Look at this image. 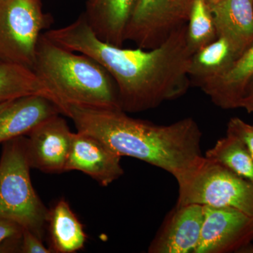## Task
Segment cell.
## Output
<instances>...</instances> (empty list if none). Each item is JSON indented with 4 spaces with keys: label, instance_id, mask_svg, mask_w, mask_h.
I'll return each mask as SVG.
<instances>
[{
    "label": "cell",
    "instance_id": "obj_25",
    "mask_svg": "<svg viewBox=\"0 0 253 253\" xmlns=\"http://www.w3.org/2000/svg\"><path fill=\"white\" fill-rule=\"evenodd\" d=\"M241 253H253V241L249 243V244L245 246L242 249L240 250L239 252Z\"/></svg>",
    "mask_w": 253,
    "mask_h": 253
},
{
    "label": "cell",
    "instance_id": "obj_1",
    "mask_svg": "<svg viewBox=\"0 0 253 253\" xmlns=\"http://www.w3.org/2000/svg\"><path fill=\"white\" fill-rule=\"evenodd\" d=\"M63 45L90 56L106 69L126 113L155 109L184 96L191 85L189 67L194 54L188 44L187 23L154 49H126L101 41L86 20H78L66 31Z\"/></svg>",
    "mask_w": 253,
    "mask_h": 253
},
{
    "label": "cell",
    "instance_id": "obj_16",
    "mask_svg": "<svg viewBox=\"0 0 253 253\" xmlns=\"http://www.w3.org/2000/svg\"><path fill=\"white\" fill-rule=\"evenodd\" d=\"M51 253H73L84 248V226L67 201L61 199L49 211L46 222Z\"/></svg>",
    "mask_w": 253,
    "mask_h": 253
},
{
    "label": "cell",
    "instance_id": "obj_26",
    "mask_svg": "<svg viewBox=\"0 0 253 253\" xmlns=\"http://www.w3.org/2000/svg\"><path fill=\"white\" fill-rule=\"evenodd\" d=\"M14 101V100H13ZM13 101H6V102L0 103V113L6 109Z\"/></svg>",
    "mask_w": 253,
    "mask_h": 253
},
{
    "label": "cell",
    "instance_id": "obj_12",
    "mask_svg": "<svg viewBox=\"0 0 253 253\" xmlns=\"http://www.w3.org/2000/svg\"><path fill=\"white\" fill-rule=\"evenodd\" d=\"M61 114L59 106L42 95L15 99L0 113V143L28 135L46 120Z\"/></svg>",
    "mask_w": 253,
    "mask_h": 253
},
{
    "label": "cell",
    "instance_id": "obj_9",
    "mask_svg": "<svg viewBox=\"0 0 253 253\" xmlns=\"http://www.w3.org/2000/svg\"><path fill=\"white\" fill-rule=\"evenodd\" d=\"M28 136L26 154L31 168L46 173L66 172L73 132L64 118L60 115L49 118Z\"/></svg>",
    "mask_w": 253,
    "mask_h": 253
},
{
    "label": "cell",
    "instance_id": "obj_3",
    "mask_svg": "<svg viewBox=\"0 0 253 253\" xmlns=\"http://www.w3.org/2000/svg\"><path fill=\"white\" fill-rule=\"evenodd\" d=\"M33 71L54 96L61 114L68 105L121 108L117 86L103 66L87 55L56 44L44 33Z\"/></svg>",
    "mask_w": 253,
    "mask_h": 253
},
{
    "label": "cell",
    "instance_id": "obj_20",
    "mask_svg": "<svg viewBox=\"0 0 253 253\" xmlns=\"http://www.w3.org/2000/svg\"><path fill=\"white\" fill-rule=\"evenodd\" d=\"M217 38L210 4L204 0H194L187 22V41L190 49L194 54Z\"/></svg>",
    "mask_w": 253,
    "mask_h": 253
},
{
    "label": "cell",
    "instance_id": "obj_22",
    "mask_svg": "<svg viewBox=\"0 0 253 253\" xmlns=\"http://www.w3.org/2000/svg\"><path fill=\"white\" fill-rule=\"evenodd\" d=\"M20 253H51L49 248H46L42 243V239L34 233L23 229L21 236Z\"/></svg>",
    "mask_w": 253,
    "mask_h": 253
},
{
    "label": "cell",
    "instance_id": "obj_8",
    "mask_svg": "<svg viewBox=\"0 0 253 253\" xmlns=\"http://www.w3.org/2000/svg\"><path fill=\"white\" fill-rule=\"evenodd\" d=\"M204 220L195 253H238L253 241V217L231 208L203 206Z\"/></svg>",
    "mask_w": 253,
    "mask_h": 253
},
{
    "label": "cell",
    "instance_id": "obj_4",
    "mask_svg": "<svg viewBox=\"0 0 253 253\" xmlns=\"http://www.w3.org/2000/svg\"><path fill=\"white\" fill-rule=\"evenodd\" d=\"M26 139L22 136L3 143L0 159V217L18 223L43 239L49 210L32 184Z\"/></svg>",
    "mask_w": 253,
    "mask_h": 253
},
{
    "label": "cell",
    "instance_id": "obj_19",
    "mask_svg": "<svg viewBox=\"0 0 253 253\" xmlns=\"http://www.w3.org/2000/svg\"><path fill=\"white\" fill-rule=\"evenodd\" d=\"M205 156L253 184V159L246 144L237 136L226 133Z\"/></svg>",
    "mask_w": 253,
    "mask_h": 253
},
{
    "label": "cell",
    "instance_id": "obj_28",
    "mask_svg": "<svg viewBox=\"0 0 253 253\" xmlns=\"http://www.w3.org/2000/svg\"><path fill=\"white\" fill-rule=\"evenodd\" d=\"M205 1H206V2L208 3V4H212V3L215 2L216 1H217V0H204Z\"/></svg>",
    "mask_w": 253,
    "mask_h": 253
},
{
    "label": "cell",
    "instance_id": "obj_15",
    "mask_svg": "<svg viewBox=\"0 0 253 253\" xmlns=\"http://www.w3.org/2000/svg\"><path fill=\"white\" fill-rule=\"evenodd\" d=\"M138 0H89L84 16L96 36L118 46L126 42V28Z\"/></svg>",
    "mask_w": 253,
    "mask_h": 253
},
{
    "label": "cell",
    "instance_id": "obj_14",
    "mask_svg": "<svg viewBox=\"0 0 253 253\" xmlns=\"http://www.w3.org/2000/svg\"><path fill=\"white\" fill-rule=\"evenodd\" d=\"M253 77V42L225 73L199 84V87L218 107L241 108L248 83Z\"/></svg>",
    "mask_w": 253,
    "mask_h": 253
},
{
    "label": "cell",
    "instance_id": "obj_24",
    "mask_svg": "<svg viewBox=\"0 0 253 253\" xmlns=\"http://www.w3.org/2000/svg\"><path fill=\"white\" fill-rule=\"evenodd\" d=\"M253 104V77L248 83L245 90L244 98L241 102V108L246 109L251 104Z\"/></svg>",
    "mask_w": 253,
    "mask_h": 253
},
{
    "label": "cell",
    "instance_id": "obj_17",
    "mask_svg": "<svg viewBox=\"0 0 253 253\" xmlns=\"http://www.w3.org/2000/svg\"><path fill=\"white\" fill-rule=\"evenodd\" d=\"M239 56L227 40L217 38L193 54L189 67L191 84L198 86L208 80L220 76Z\"/></svg>",
    "mask_w": 253,
    "mask_h": 253
},
{
    "label": "cell",
    "instance_id": "obj_21",
    "mask_svg": "<svg viewBox=\"0 0 253 253\" xmlns=\"http://www.w3.org/2000/svg\"><path fill=\"white\" fill-rule=\"evenodd\" d=\"M226 133L237 136L246 144L253 159V124L244 122L239 118H231Z\"/></svg>",
    "mask_w": 253,
    "mask_h": 253
},
{
    "label": "cell",
    "instance_id": "obj_6",
    "mask_svg": "<svg viewBox=\"0 0 253 253\" xmlns=\"http://www.w3.org/2000/svg\"><path fill=\"white\" fill-rule=\"evenodd\" d=\"M51 23L41 0H0V63L33 71L40 39Z\"/></svg>",
    "mask_w": 253,
    "mask_h": 253
},
{
    "label": "cell",
    "instance_id": "obj_10",
    "mask_svg": "<svg viewBox=\"0 0 253 253\" xmlns=\"http://www.w3.org/2000/svg\"><path fill=\"white\" fill-rule=\"evenodd\" d=\"M121 158L99 139L77 131L73 133L66 172L80 171L90 176L100 185L108 186L124 173Z\"/></svg>",
    "mask_w": 253,
    "mask_h": 253
},
{
    "label": "cell",
    "instance_id": "obj_2",
    "mask_svg": "<svg viewBox=\"0 0 253 253\" xmlns=\"http://www.w3.org/2000/svg\"><path fill=\"white\" fill-rule=\"evenodd\" d=\"M62 115L121 156L140 160L177 179L202 160V132L192 118L160 126L128 116L121 108L68 105Z\"/></svg>",
    "mask_w": 253,
    "mask_h": 253
},
{
    "label": "cell",
    "instance_id": "obj_29",
    "mask_svg": "<svg viewBox=\"0 0 253 253\" xmlns=\"http://www.w3.org/2000/svg\"><path fill=\"white\" fill-rule=\"evenodd\" d=\"M87 1H89V0H87Z\"/></svg>",
    "mask_w": 253,
    "mask_h": 253
},
{
    "label": "cell",
    "instance_id": "obj_5",
    "mask_svg": "<svg viewBox=\"0 0 253 253\" xmlns=\"http://www.w3.org/2000/svg\"><path fill=\"white\" fill-rule=\"evenodd\" d=\"M176 181L178 206L231 208L253 217V184L220 163L204 156Z\"/></svg>",
    "mask_w": 253,
    "mask_h": 253
},
{
    "label": "cell",
    "instance_id": "obj_7",
    "mask_svg": "<svg viewBox=\"0 0 253 253\" xmlns=\"http://www.w3.org/2000/svg\"><path fill=\"white\" fill-rule=\"evenodd\" d=\"M194 0H138L126 33V41L138 47H157L173 32L186 24Z\"/></svg>",
    "mask_w": 253,
    "mask_h": 253
},
{
    "label": "cell",
    "instance_id": "obj_13",
    "mask_svg": "<svg viewBox=\"0 0 253 253\" xmlns=\"http://www.w3.org/2000/svg\"><path fill=\"white\" fill-rule=\"evenodd\" d=\"M210 7L217 38L227 40L241 56L253 42V0H217Z\"/></svg>",
    "mask_w": 253,
    "mask_h": 253
},
{
    "label": "cell",
    "instance_id": "obj_11",
    "mask_svg": "<svg viewBox=\"0 0 253 253\" xmlns=\"http://www.w3.org/2000/svg\"><path fill=\"white\" fill-rule=\"evenodd\" d=\"M203 220L204 208L201 205H176L150 245L149 253H195Z\"/></svg>",
    "mask_w": 253,
    "mask_h": 253
},
{
    "label": "cell",
    "instance_id": "obj_18",
    "mask_svg": "<svg viewBox=\"0 0 253 253\" xmlns=\"http://www.w3.org/2000/svg\"><path fill=\"white\" fill-rule=\"evenodd\" d=\"M29 95H42L56 104L54 96L34 71L14 63H0V103Z\"/></svg>",
    "mask_w": 253,
    "mask_h": 253
},
{
    "label": "cell",
    "instance_id": "obj_23",
    "mask_svg": "<svg viewBox=\"0 0 253 253\" xmlns=\"http://www.w3.org/2000/svg\"><path fill=\"white\" fill-rule=\"evenodd\" d=\"M23 230V228L18 223L0 217V244L7 240L20 237Z\"/></svg>",
    "mask_w": 253,
    "mask_h": 253
},
{
    "label": "cell",
    "instance_id": "obj_27",
    "mask_svg": "<svg viewBox=\"0 0 253 253\" xmlns=\"http://www.w3.org/2000/svg\"><path fill=\"white\" fill-rule=\"evenodd\" d=\"M246 110L249 113H253V104H251V106H249V107L246 108Z\"/></svg>",
    "mask_w": 253,
    "mask_h": 253
}]
</instances>
